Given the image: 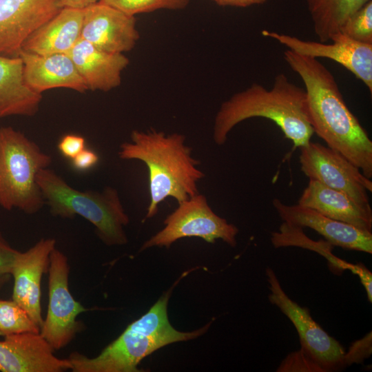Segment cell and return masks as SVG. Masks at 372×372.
<instances>
[{
	"label": "cell",
	"instance_id": "e0dca14e",
	"mask_svg": "<svg viewBox=\"0 0 372 372\" xmlns=\"http://www.w3.org/2000/svg\"><path fill=\"white\" fill-rule=\"evenodd\" d=\"M25 84L33 91L42 92L54 88H68L79 92L88 90L71 58L65 54L39 55L21 50Z\"/></svg>",
	"mask_w": 372,
	"mask_h": 372
},
{
	"label": "cell",
	"instance_id": "7c38bea8",
	"mask_svg": "<svg viewBox=\"0 0 372 372\" xmlns=\"http://www.w3.org/2000/svg\"><path fill=\"white\" fill-rule=\"evenodd\" d=\"M60 0H0V56L17 57L27 39L61 9Z\"/></svg>",
	"mask_w": 372,
	"mask_h": 372
},
{
	"label": "cell",
	"instance_id": "277c9868",
	"mask_svg": "<svg viewBox=\"0 0 372 372\" xmlns=\"http://www.w3.org/2000/svg\"><path fill=\"white\" fill-rule=\"evenodd\" d=\"M169 292L165 293L141 318L96 357L72 352L68 358L73 372H137L141 361L172 343L194 339L205 333L209 324L189 332L174 329L167 316Z\"/></svg>",
	"mask_w": 372,
	"mask_h": 372
},
{
	"label": "cell",
	"instance_id": "4316f807",
	"mask_svg": "<svg viewBox=\"0 0 372 372\" xmlns=\"http://www.w3.org/2000/svg\"><path fill=\"white\" fill-rule=\"evenodd\" d=\"M278 372H324L321 366L310 358L301 349L289 353L282 361Z\"/></svg>",
	"mask_w": 372,
	"mask_h": 372
},
{
	"label": "cell",
	"instance_id": "2e32d148",
	"mask_svg": "<svg viewBox=\"0 0 372 372\" xmlns=\"http://www.w3.org/2000/svg\"><path fill=\"white\" fill-rule=\"evenodd\" d=\"M273 206L283 222L301 228L309 227L325 238L333 246L368 254L372 253V233L330 218L298 205H288L274 198Z\"/></svg>",
	"mask_w": 372,
	"mask_h": 372
},
{
	"label": "cell",
	"instance_id": "8992f818",
	"mask_svg": "<svg viewBox=\"0 0 372 372\" xmlns=\"http://www.w3.org/2000/svg\"><path fill=\"white\" fill-rule=\"evenodd\" d=\"M51 156L34 141L10 126H0V206L34 214L45 205L37 181Z\"/></svg>",
	"mask_w": 372,
	"mask_h": 372
},
{
	"label": "cell",
	"instance_id": "1f68e13d",
	"mask_svg": "<svg viewBox=\"0 0 372 372\" xmlns=\"http://www.w3.org/2000/svg\"><path fill=\"white\" fill-rule=\"evenodd\" d=\"M219 6H234L246 8L254 5H260L266 2L267 0H211Z\"/></svg>",
	"mask_w": 372,
	"mask_h": 372
},
{
	"label": "cell",
	"instance_id": "6da1fadb",
	"mask_svg": "<svg viewBox=\"0 0 372 372\" xmlns=\"http://www.w3.org/2000/svg\"><path fill=\"white\" fill-rule=\"evenodd\" d=\"M284 59L305 86L313 132L372 178V141L347 105L332 73L318 59L284 52Z\"/></svg>",
	"mask_w": 372,
	"mask_h": 372
},
{
	"label": "cell",
	"instance_id": "5bb4252c",
	"mask_svg": "<svg viewBox=\"0 0 372 372\" xmlns=\"http://www.w3.org/2000/svg\"><path fill=\"white\" fill-rule=\"evenodd\" d=\"M81 39L110 53L131 50L139 39L134 16L98 1L83 9Z\"/></svg>",
	"mask_w": 372,
	"mask_h": 372
},
{
	"label": "cell",
	"instance_id": "9a60e30c",
	"mask_svg": "<svg viewBox=\"0 0 372 372\" xmlns=\"http://www.w3.org/2000/svg\"><path fill=\"white\" fill-rule=\"evenodd\" d=\"M54 352L40 332L7 335L0 340V371L63 372L71 370L69 359L59 358Z\"/></svg>",
	"mask_w": 372,
	"mask_h": 372
},
{
	"label": "cell",
	"instance_id": "7a4b0ae2",
	"mask_svg": "<svg viewBox=\"0 0 372 372\" xmlns=\"http://www.w3.org/2000/svg\"><path fill=\"white\" fill-rule=\"evenodd\" d=\"M185 136L166 134L154 129L133 130L130 142L121 144L122 160H138L147 167L150 202L146 218L154 217L159 204L167 198L178 204L198 194V183L205 177L200 162L192 156V148L185 143Z\"/></svg>",
	"mask_w": 372,
	"mask_h": 372
},
{
	"label": "cell",
	"instance_id": "f546056e",
	"mask_svg": "<svg viewBox=\"0 0 372 372\" xmlns=\"http://www.w3.org/2000/svg\"><path fill=\"white\" fill-rule=\"evenodd\" d=\"M17 252L0 233V273L10 274Z\"/></svg>",
	"mask_w": 372,
	"mask_h": 372
},
{
	"label": "cell",
	"instance_id": "8fae6325",
	"mask_svg": "<svg viewBox=\"0 0 372 372\" xmlns=\"http://www.w3.org/2000/svg\"><path fill=\"white\" fill-rule=\"evenodd\" d=\"M262 34L298 54L335 61L354 74L372 92V44L357 41L340 32L331 38V43L302 40L267 30H263Z\"/></svg>",
	"mask_w": 372,
	"mask_h": 372
},
{
	"label": "cell",
	"instance_id": "d6a6232c",
	"mask_svg": "<svg viewBox=\"0 0 372 372\" xmlns=\"http://www.w3.org/2000/svg\"><path fill=\"white\" fill-rule=\"evenodd\" d=\"M99 1V0H60L59 6L61 8H69L83 10Z\"/></svg>",
	"mask_w": 372,
	"mask_h": 372
},
{
	"label": "cell",
	"instance_id": "4fadbf2b",
	"mask_svg": "<svg viewBox=\"0 0 372 372\" xmlns=\"http://www.w3.org/2000/svg\"><path fill=\"white\" fill-rule=\"evenodd\" d=\"M53 238H42L25 251H17L10 272L14 279L12 300L23 307L39 328L41 280L48 271L50 255L56 248Z\"/></svg>",
	"mask_w": 372,
	"mask_h": 372
},
{
	"label": "cell",
	"instance_id": "44dd1931",
	"mask_svg": "<svg viewBox=\"0 0 372 372\" xmlns=\"http://www.w3.org/2000/svg\"><path fill=\"white\" fill-rule=\"evenodd\" d=\"M41 99L24 81L21 59L0 56V118L34 116Z\"/></svg>",
	"mask_w": 372,
	"mask_h": 372
},
{
	"label": "cell",
	"instance_id": "9c48e42d",
	"mask_svg": "<svg viewBox=\"0 0 372 372\" xmlns=\"http://www.w3.org/2000/svg\"><path fill=\"white\" fill-rule=\"evenodd\" d=\"M301 171L309 180L342 192L363 208L371 210L368 192L371 179L338 152L311 141L300 147Z\"/></svg>",
	"mask_w": 372,
	"mask_h": 372
},
{
	"label": "cell",
	"instance_id": "603a6c76",
	"mask_svg": "<svg viewBox=\"0 0 372 372\" xmlns=\"http://www.w3.org/2000/svg\"><path fill=\"white\" fill-rule=\"evenodd\" d=\"M313 31L320 41L328 42L346 20L369 0H305Z\"/></svg>",
	"mask_w": 372,
	"mask_h": 372
},
{
	"label": "cell",
	"instance_id": "4dcf8cb0",
	"mask_svg": "<svg viewBox=\"0 0 372 372\" xmlns=\"http://www.w3.org/2000/svg\"><path fill=\"white\" fill-rule=\"evenodd\" d=\"M99 159V156L96 152L85 148L72 159V163L76 169L85 171L96 165Z\"/></svg>",
	"mask_w": 372,
	"mask_h": 372
},
{
	"label": "cell",
	"instance_id": "3957f363",
	"mask_svg": "<svg viewBox=\"0 0 372 372\" xmlns=\"http://www.w3.org/2000/svg\"><path fill=\"white\" fill-rule=\"evenodd\" d=\"M254 117L274 122L295 147L307 145L314 134L305 90L291 82L283 73L276 76L271 89L253 83L221 104L214 118V143L224 145L236 125Z\"/></svg>",
	"mask_w": 372,
	"mask_h": 372
},
{
	"label": "cell",
	"instance_id": "d6986e66",
	"mask_svg": "<svg viewBox=\"0 0 372 372\" xmlns=\"http://www.w3.org/2000/svg\"><path fill=\"white\" fill-rule=\"evenodd\" d=\"M298 204L362 231L372 233V211L363 208L345 193L316 180H309Z\"/></svg>",
	"mask_w": 372,
	"mask_h": 372
},
{
	"label": "cell",
	"instance_id": "ba28073f",
	"mask_svg": "<svg viewBox=\"0 0 372 372\" xmlns=\"http://www.w3.org/2000/svg\"><path fill=\"white\" fill-rule=\"evenodd\" d=\"M48 271L49 302L40 334L55 351L65 348L82 330L77 317L87 309L70 292L68 259L56 248L51 253Z\"/></svg>",
	"mask_w": 372,
	"mask_h": 372
},
{
	"label": "cell",
	"instance_id": "7402d4cb",
	"mask_svg": "<svg viewBox=\"0 0 372 372\" xmlns=\"http://www.w3.org/2000/svg\"><path fill=\"white\" fill-rule=\"evenodd\" d=\"M271 240L276 248L299 247L314 251L325 257L329 263L341 270L348 269L358 276L366 293L372 291V273L362 264H351L332 254L333 245L327 240L313 241L303 232L302 228L283 222L278 231L271 233Z\"/></svg>",
	"mask_w": 372,
	"mask_h": 372
},
{
	"label": "cell",
	"instance_id": "83f0119b",
	"mask_svg": "<svg viewBox=\"0 0 372 372\" xmlns=\"http://www.w3.org/2000/svg\"><path fill=\"white\" fill-rule=\"evenodd\" d=\"M371 332L362 339L352 343L343 358V367L353 363L360 364L368 358L372 353Z\"/></svg>",
	"mask_w": 372,
	"mask_h": 372
},
{
	"label": "cell",
	"instance_id": "cb8c5ba5",
	"mask_svg": "<svg viewBox=\"0 0 372 372\" xmlns=\"http://www.w3.org/2000/svg\"><path fill=\"white\" fill-rule=\"evenodd\" d=\"M39 333L40 328L28 312L13 300H0V335Z\"/></svg>",
	"mask_w": 372,
	"mask_h": 372
},
{
	"label": "cell",
	"instance_id": "52a82bcc",
	"mask_svg": "<svg viewBox=\"0 0 372 372\" xmlns=\"http://www.w3.org/2000/svg\"><path fill=\"white\" fill-rule=\"evenodd\" d=\"M165 227L141 247L169 248L178 239L198 237L209 243L221 239L229 246L236 245L238 229L218 216L209 206L205 195L197 194L180 203L164 221Z\"/></svg>",
	"mask_w": 372,
	"mask_h": 372
},
{
	"label": "cell",
	"instance_id": "30bf717a",
	"mask_svg": "<svg viewBox=\"0 0 372 372\" xmlns=\"http://www.w3.org/2000/svg\"><path fill=\"white\" fill-rule=\"evenodd\" d=\"M265 273L270 291L269 300L293 323L299 336L300 349L324 372L344 368V347L313 320L308 309L287 296L271 268L267 267Z\"/></svg>",
	"mask_w": 372,
	"mask_h": 372
},
{
	"label": "cell",
	"instance_id": "ac0fdd59",
	"mask_svg": "<svg viewBox=\"0 0 372 372\" xmlns=\"http://www.w3.org/2000/svg\"><path fill=\"white\" fill-rule=\"evenodd\" d=\"M66 54L93 91L107 92L119 86L121 73L130 62L123 54L103 51L81 38Z\"/></svg>",
	"mask_w": 372,
	"mask_h": 372
},
{
	"label": "cell",
	"instance_id": "d4e9b609",
	"mask_svg": "<svg viewBox=\"0 0 372 372\" xmlns=\"http://www.w3.org/2000/svg\"><path fill=\"white\" fill-rule=\"evenodd\" d=\"M190 0H99L127 14L134 16L157 10H181L187 7Z\"/></svg>",
	"mask_w": 372,
	"mask_h": 372
},
{
	"label": "cell",
	"instance_id": "484cf974",
	"mask_svg": "<svg viewBox=\"0 0 372 372\" xmlns=\"http://www.w3.org/2000/svg\"><path fill=\"white\" fill-rule=\"evenodd\" d=\"M340 32L357 41L372 44V0L346 20Z\"/></svg>",
	"mask_w": 372,
	"mask_h": 372
},
{
	"label": "cell",
	"instance_id": "5b68a950",
	"mask_svg": "<svg viewBox=\"0 0 372 372\" xmlns=\"http://www.w3.org/2000/svg\"><path fill=\"white\" fill-rule=\"evenodd\" d=\"M37 181L52 216L69 219L81 216L93 225L96 236L107 246L127 242L124 227L130 218L114 187L78 190L49 167L39 172Z\"/></svg>",
	"mask_w": 372,
	"mask_h": 372
},
{
	"label": "cell",
	"instance_id": "f1b7e54d",
	"mask_svg": "<svg viewBox=\"0 0 372 372\" xmlns=\"http://www.w3.org/2000/svg\"><path fill=\"white\" fill-rule=\"evenodd\" d=\"M85 139L79 135L67 134L62 137L58 149L65 158L72 159L85 148Z\"/></svg>",
	"mask_w": 372,
	"mask_h": 372
},
{
	"label": "cell",
	"instance_id": "836d02e7",
	"mask_svg": "<svg viewBox=\"0 0 372 372\" xmlns=\"http://www.w3.org/2000/svg\"><path fill=\"white\" fill-rule=\"evenodd\" d=\"M11 275L9 273H0V291L4 286L10 281Z\"/></svg>",
	"mask_w": 372,
	"mask_h": 372
},
{
	"label": "cell",
	"instance_id": "ffe728a7",
	"mask_svg": "<svg viewBox=\"0 0 372 372\" xmlns=\"http://www.w3.org/2000/svg\"><path fill=\"white\" fill-rule=\"evenodd\" d=\"M83 10L63 8L24 42V51L39 55L67 53L81 37Z\"/></svg>",
	"mask_w": 372,
	"mask_h": 372
}]
</instances>
